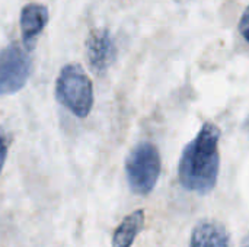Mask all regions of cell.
<instances>
[{
	"label": "cell",
	"instance_id": "cell-8",
	"mask_svg": "<svg viewBox=\"0 0 249 247\" xmlns=\"http://www.w3.org/2000/svg\"><path fill=\"white\" fill-rule=\"evenodd\" d=\"M144 226V211L137 210L127 215L112 236V247H131Z\"/></svg>",
	"mask_w": 249,
	"mask_h": 247
},
{
	"label": "cell",
	"instance_id": "cell-6",
	"mask_svg": "<svg viewBox=\"0 0 249 247\" xmlns=\"http://www.w3.org/2000/svg\"><path fill=\"white\" fill-rule=\"evenodd\" d=\"M48 22L47 7L39 3H29L20 12V32L23 42L31 49Z\"/></svg>",
	"mask_w": 249,
	"mask_h": 247
},
{
	"label": "cell",
	"instance_id": "cell-4",
	"mask_svg": "<svg viewBox=\"0 0 249 247\" xmlns=\"http://www.w3.org/2000/svg\"><path fill=\"white\" fill-rule=\"evenodd\" d=\"M32 63L19 45L0 51V96L19 92L29 79Z\"/></svg>",
	"mask_w": 249,
	"mask_h": 247
},
{
	"label": "cell",
	"instance_id": "cell-3",
	"mask_svg": "<svg viewBox=\"0 0 249 247\" xmlns=\"http://www.w3.org/2000/svg\"><path fill=\"white\" fill-rule=\"evenodd\" d=\"M162 162L158 148L152 143L137 144L125 160V175L131 191L147 195L156 186L160 176Z\"/></svg>",
	"mask_w": 249,
	"mask_h": 247
},
{
	"label": "cell",
	"instance_id": "cell-1",
	"mask_svg": "<svg viewBox=\"0 0 249 247\" xmlns=\"http://www.w3.org/2000/svg\"><path fill=\"white\" fill-rule=\"evenodd\" d=\"M219 140L217 125L206 122L184 148L178 165V178L187 191L204 195L214 189L220 170Z\"/></svg>",
	"mask_w": 249,
	"mask_h": 247
},
{
	"label": "cell",
	"instance_id": "cell-12",
	"mask_svg": "<svg viewBox=\"0 0 249 247\" xmlns=\"http://www.w3.org/2000/svg\"><path fill=\"white\" fill-rule=\"evenodd\" d=\"M241 247H249V233L244 237V240H242V246Z\"/></svg>",
	"mask_w": 249,
	"mask_h": 247
},
{
	"label": "cell",
	"instance_id": "cell-2",
	"mask_svg": "<svg viewBox=\"0 0 249 247\" xmlns=\"http://www.w3.org/2000/svg\"><path fill=\"white\" fill-rule=\"evenodd\" d=\"M55 96L76 116L86 118L93 106V87L89 76L79 64L61 68L55 82Z\"/></svg>",
	"mask_w": 249,
	"mask_h": 247
},
{
	"label": "cell",
	"instance_id": "cell-5",
	"mask_svg": "<svg viewBox=\"0 0 249 247\" xmlns=\"http://www.w3.org/2000/svg\"><path fill=\"white\" fill-rule=\"evenodd\" d=\"M117 54L112 35L105 28L93 29L86 39V57L95 73H104L114 63Z\"/></svg>",
	"mask_w": 249,
	"mask_h": 247
},
{
	"label": "cell",
	"instance_id": "cell-11",
	"mask_svg": "<svg viewBox=\"0 0 249 247\" xmlns=\"http://www.w3.org/2000/svg\"><path fill=\"white\" fill-rule=\"evenodd\" d=\"M241 32H242L244 38H245V39L249 42V25L248 26H245V28H242V29H241Z\"/></svg>",
	"mask_w": 249,
	"mask_h": 247
},
{
	"label": "cell",
	"instance_id": "cell-7",
	"mask_svg": "<svg viewBox=\"0 0 249 247\" xmlns=\"http://www.w3.org/2000/svg\"><path fill=\"white\" fill-rule=\"evenodd\" d=\"M190 247H231V240L220 223L201 221L193 230Z\"/></svg>",
	"mask_w": 249,
	"mask_h": 247
},
{
	"label": "cell",
	"instance_id": "cell-13",
	"mask_svg": "<svg viewBox=\"0 0 249 247\" xmlns=\"http://www.w3.org/2000/svg\"><path fill=\"white\" fill-rule=\"evenodd\" d=\"M244 128H245V130H247V131H248V132H249V116H248V118H247L245 124H244Z\"/></svg>",
	"mask_w": 249,
	"mask_h": 247
},
{
	"label": "cell",
	"instance_id": "cell-10",
	"mask_svg": "<svg viewBox=\"0 0 249 247\" xmlns=\"http://www.w3.org/2000/svg\"><path fill=\"white\" fill-rule=\"evenodd\" d=\"M249 25V6L245 9V12L242 13V17H241V20H239V29H242V28H245V26H248Z\"/></svg>",
	"mask_w": 249,
	"mask_h": 247
},
{
	"label": "cell",
	"instance_id": "cell-9",
	"mask_svg": "<svg viewBox=\"0 0 249 247\" xmlns=\"http://www.w3.org/2000/svg\"><path fill=\"white\" fill-rule=\"evenodd\" d=\"M7 148H9V141L6 138V135L3 132H0V172L4 165L6 156H7Z\"/></svg>",
	"mask_w": 249,
	"mask_h": 247
}]
</instances>
